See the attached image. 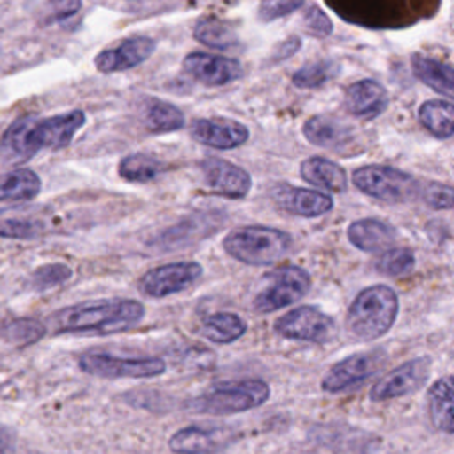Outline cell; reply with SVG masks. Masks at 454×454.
Returning <instances> with one entry per match:
<instances>
[{
    "label": "cell",
    "mask_w": 454,
    "mask_h": 454,
    "mask_svg": "<svg viewBox=\"0 0 454 454\" xmlns=\"http://www.w3.org/2000/svg\"><path fill=\"white\" fill-rule=\"evenodd\" d=\"M85 124V114L73 110L53 117H18L2 135L0 161L20 165L43 149H62L69 145L74 133Z\"/></svg>",
    "instance_id": "1"
},
{
    "label": "cell",
    "mask_w": 454,
    "mask_h": 454,
    "mask_svg": "<svg viewBox=\"0 0 454 454\" xmlns=\"http://www.w3.org/2000/svg\"><path fill=\"white\" fill-rule=\"evenodd\" d=\"M145 309L129 298H108L76 303L51 314L50 326L55 333L110 335L129 330L142 321Z\"/></svg>",
    "instance_id": "2"
},
{
    "label": "cell",
    "mask_w": 454,
    "mask_h": 454,
    "mask_svg": "<svg viewBox=\"0 0 454 454\" xmlns=\"http://www.w3.org/2000/svg\"><path fill=\"white\" fill-rule=\"evenodd\" d=\"M399 312L395 291L383 284L362 289L346 314V330L358 340H372L385 335Z\"/></svg>",
    "instance_id": "3"
},
{
    "label": "cell",
    "mask_w": 454,
    "mask_h": 454,
    "mask_svg": "<svg viewBox=\"0 0 454 454\" xmlns=\"http://www.w3.org/2000/svg\"><path fill=\"white\" fill-rule=\"evenodd\" d=\"M222 245L236 261L264 266L284 259L291 250L293 239L286 231L275 227L245 225L225 234Z\"/></svg>",
    "instance_id": "4"
},
{
    "label": "cell",
    "mask_w": 454,
    "mask_h": 454,
    "mask_svg": "<svg viewBox=\"0 0 454 454\" xmlns=\"http://www.w3.org/2000/svg\"><path fill=\"white\" fill-rule=\"evenodd\" d=\"M270 397V387L262 380H241L215 385L207 392L193 397L188 408L193 413L232 415L261 406Z\"/></svg>",
    "instance_id": "5"
},
{
    "label": "cell",
    "mask_w": 454,
    "mask_h": 454,
    "mask_svg": "<svg viewBox=\"0 0 454 454\" xmlns=\"http://www.w3.org/2000/svg\"><path fill=\"white\" fill-rule=\"evenodd\" d=\"M353 184L365 195L401 204L419 199L420 183L408 172L387 165H365L353 172Z\"/></svg>",
    "instance_id": "6"
},
{
    "label": "cell",
    "mask_w": 454,
    "mask_h": 454,
    "mask_svg": "<svg viewBox=\"0 0 454 454\" xmlns=\"http://www.w3.org/2000/svg\"><path fill=\"white\" fill-rule=\"evenodd\" d=\"M266 286L254 298V310L270 314L301 300L310 289V275L294 264H282L264 275Z\"/></svg>",
    "instance_id": "7"
},
{
    "label": "cell",
    "mask_w": 454,
    "mask_h": 454,
    "mask_svg": "<svg viewBox=\"0 0 454 454\" xmlns=\"http://www.w3.org/2000/svg\"><path fill=\"white\" fill-rule=\"evenodd\" d=\"M78 365L83 372L99 378H154L165 372L167 365L163 358L142 356V358H124L110 353H83L78 358Z\"/></svg>",
    "instance_id": "8"
},
{
    "label": "cell",
    "mask_w": 454,
    "mask_h": 454,
    "mask_svg": "<svg viewBox=\"0 0 454 454\" xmlns=\"http://www.w3.org/2000/svg\"><path fill=\"white\" fill-rule=\"evenodd\" d=\"M273 328L284 339L314 344L330 342L337 332L335 321L312 305L291 309L275 321Z\"/></svg>",
    "instance_id": "9"
},
{
    "label": "cell",
    "mask_w": 454,
    "mask_h": 454,
    "mask_svg": "<svg viewBox=\"0 0 454 454\" xmlns=\"http://www.w3.org/2000/svg\"><path fill=\"white\" fill-rule=\"evenodd\" d=\"M385 362L387 353L381 348L349 355L328 369L321 381V388L332 394L346 392L374 376Z\"/></svg>",
    "instance_id": "10"
},
{
    "label": "cell",
    "mask_w": 454,
    "mask_h": 454,
    "mask_svg": "<svg viewBox=\"0 0 454 454\" xmlns=\"http://www.w3.org/2000/svg\"><path fill=\"white\" fill-rule=\"evenodd\" d=\"M202 275V266L195 261L168 262L147 270L137 282L142 294L151 298H163L190 287Z\"/></svg>",
    "instance_id": "11"
},
{
    "label": "cell",
    "mask_w": 454,
    "mask_h": 454,
    "mask_svg": "<svg viewBox=\"0 0 454 454\" xmlns=\"http://www.w3.org/2000/svg\"><path fill=\"white\" fill-rule=\"evenodd\" d=\"M431 371V358L429 356H417L411 358L399 367L392 369L385 376H381L371 388L369 399L374 403L390 401L395 397L408 395L424 387Z\"/></svg>",
    "instance_id": "12"
},
{
    "label": "cell",
    "mask_w": 454,
    "mask_h": 454,
    "mask_svg": "<svg viewBox=\"0 0 454 454\" xmlns=\"http://www.w3.org/2000/svg\"><path fill=\"white\" fill-rule=\"evenodd\" d=\"M232 442V431L225 426H186L176 431L168 447L174 454H218Z\"/></svg>",
    "instance_id": "13"
},
{
    "label": "cell",
    "mask_w": 454,
    "mask_h": 454,
    "mask_svg": "<svg viewBox=\"0 0 454 454\" xmlns=\"http://www.w3.org/2000/svg\"><path fill=\"white\" fill-rule=\"evenodd\" d=\"M200 172L206 186L227 199H243L252 188L250 174L222 158L207 156L200 161Z\"/></svg>",
    "instance_id": "14"
},
{
    "label": "cell",
    "mask_w": 454,
    "mask_h": 454,
    "mask_svg": "<svg viewBox=\"0 0 454 454\" xmlns=\"http://www.w3.org/2000/svg\"><path fill=\"white\" fill-rule=\"evenodd\" d=\"M183 69L186 74L206 85H225L243 74L239 60L204 51H192L183 59Z\"/></svg>",
    "instance_id": "15"
},
{
    "label": "cell",
    "mask_w": 454,
    "mask_h": 454,
    "mask_svg": "<svg viewBox=\"0 0 454 454\" xmlns=\"http://www.w3.org/2000/svg\"><path fill=\"white\" fill-rule=\"evenodd\" d=\"M156 48V43L147 35H131L122 39L115 48L99 51L94 59V66L101 73L128 71L147 60Z\"/></svg>",
    "instance_id": "16"
},
{
    "label": "cell",
    "mask_w": 454,
    "mask_h": 454,
    "mask_svg": "<svg viewBox=\"0 0 454 454\" xmlns=\"http://www.w3.org/2000/svg\"><path fill=\"white\" fill-rule=\"evenodd\" d=\"M190 135L199 144L215 149H234L248 140L250 131L245 124L238 121L225 117H209L193 121Z\"/></svg>",
    "instance_id": "17"
},
{
    "label": "cell",
    "mask_w": 454,
    "mask_h": 454,
    "mask_svg": "<svg viewBox=\"0 0 454 454\" xmlns=\"http://www.w3.org/2000/svg\"><path fill=\"white\" fill-rule=\"evenodd\" d=\"M271 199L280 209L305 218L321 216L333 206V199L328 193L291 184H277L271 190Z\"/></svg>",
    "instance_id": "18"
},
{
    "label": "cell",
    "mask_w": 454,
    "mask_h": 454,
    "mask_svg": "<svg viewBox=\"0 0 454 454\" xmlns=\"http://www.w3.org/2000/svg\"><path fill=\"white\" fill-rule=\"evenodd\" d=\"M48 231L44 211L34 206H12L0 209V238L34 239Z\"/></svg>",
    "instance_id": "19"
},
{
    "label": "cell",
    "mask_w": 454,
    "mask_h": 454,
    "mask_svg": "<svg viewBox=\"0 0 454 454\" xmlns=\"http://www.w3.org/2000/svg\"><path fill=\"white\" fill-rule=\"evenodd\" d=\"M387 105L388 94L376 80H358L344 90V106L358 119H374L383 114Z\"/></svg>",
    "instance_id": "20"
},
{
    "label": "cell",
    "mask_w": 454,
    "mask_h": 454,
    "mask_svg": "<svg viewBox=\"0 0 454 454\" xmlns=\"http://www.w3.org/2000/svg\"><path fill=\"white\" fill-rule=\"evenodd\" d=\"M303 135L310 144L333 151H340L355 140V133L349 124L326 114L309 117L303 122Z\"/></svg>",
    "instance_id": "21"
},
{
    "label": "cell",
    "mask_w": 454,
    "mask_h": 454,
    "mask_svg": "<svg viewBox=\"0 0 454 454\" xmlns=\"http://www.w3.org/2000/svg\"><path fill=\"white\" fill-rule=\"evenodd\" d=\"M348 239L362 252H383L395 241V229L376 218H362L348 227Z\"/></svg>",
    "instance_id": "22"
},
{
    "label": "cell",
    "mask_w": 454,
    "mask_h": 454,
    "mask_svg": "<svg viewBox=\"0 0 454 454\" xmlns=\"http://www.w3.org/2000/svg\"><path fill=\"white\" fill-rule=\"evenodd\" d=\"M427 413L438 431L454 434V376H443L429 387Z\"/></svg>",
    "instance_id": "23"
},
{
    "label": "cell",
    "mask_w": 454,
    "mask_h": 454,
    "mask_svg": "<svg viewBox=\"0 0 454 454\" xmlns=\"http://www.w3.org/2000/svg\"><path fill=\"white\" fill-rule=\"evenodd\" d=\"M300 176L303 181L323 190L340 193L348 188V177L340 165L321 156H310L301 161Z\"/></svg>",
    "instance_id": "24"
},
{
    "label": "cell",
    "mask_w": 454,
    "mask_h": 454,
    "mask_svg": "<svg viewBox=\"0 0 454 454\" xmlns=\"http://www.w3.org/2000/svg\"><path fill=\"white\" fill-rule=\"evenodd\" d=\"M415 76L433 90L454 98V67L433 57L413 53L410 59Z\"/></svg>",
    "instance_id": "25"
},
{
    "label": "cell",
    "mask_w": 454,
    "mask_h": 454,
    "mask_svg": "<svg viewBox=\"0 0 454 454\" xmlns=\"http://www.w3.org/2000/svg\"><path fill=\"white\" fill-rule=\"evenodd\" d=\"M41 192V179L30 168H14L0 174V202L30 200Z\"/></svg>",
    "instance_id": "26"
},
{
    "label": "cell",
    "mask_w": 454,
    "mask_h": 454,
    "mask_svg": "<svg viewBox=\"0 0 454 454\" xmlns=\"http://www.w3.org/2000/svg\"><path fill=\"white\" fill-rule=\"evenodd\" d=\"M419 121L436 138L454 137V103L429 99L420 105Z\"/></svg>",
    "instance_id": "27"
},
{
    "label": "cell",
    "mask_w": 454,
    "mask_h": 454,
    "mask_svg": "<svg viewBox=\"0 0 454 454\" xmlns=\"http://www.w3.org/2000/svg\"><path fill=\"white\" fill-rule=\"evenodd\" d=\"M247 332V323L232 312H215L202 321V333L216 344H229L238 340Z\"/></svg>",
    "instance_id": "28"
},
{
    "label": "cell",
    "mask_w": 454,
    "mask_h": 454,
    "mask_svg": "<svg viewBox=\"0 0 454 454\" xmlns=\"http://www.w3.org/2000/svg\"><path fill=\"white\" fill-rule=\"evenodd\" d=\"M165 170L163 161L145 153H133L119 161V176L131 183H147Z\"/></svg>",
    "instance_id": "29"
},
{
    "label": "cell",
    "mask_w": 454,
    "mask_h": 454,
    "mask_svg": "<svg viewBox=\"0 0 454 454\" xmlns=\"http://www.w3.org/2000/svg\"><path fill=\"white\" fill-rule=\"evenodd\" d=\"M145 124L153 133H170L184 126V115L167 101L151 99L145 110Z\"/></svg>",
    "instance_id": "30"
},
{
    "label": "cell",
    "mask_w": 454,
    "mask_h": 454,
    "mask_svg": "<svg viewBox=\"0 0 454 454\" xmlns=\"http://www.w3.org/2000/svg\"><path fill=\"white\" fill-rule=\"evenodd\" d=\"M193 37L209 46V48H216V50H227L232 48L238 41L234 30L222 20L218 18H204L200 21H197L195 28H193Z\"/></svg>",
    "instance_id": "31"
},
{
    "label": "cell",
    "mask_w": 454,
    "mask_h": 454,
    "mask_svg": "<svg viewBox=\"0 0 454 454\" xmlns=\"http://www.w3.org/2000/svg\"><path fill=\"white\" fill-rule=\"evenodd\" d=\"M46 325L34 317H16L5 323L0 330L4 340L14 346H28L41 340L46 335Z\"/></svg>",
    "instance_id": "32"
},
{
    "label": "cell",
    "mask_w": 454,
    "mask_h": 454,
    "mask_svg": "<svg viewBox=\"0 0 454 454\" xmlns=\"http://www.w3.org/2000/svg\"><path fill=\"white\" fill-rule=\"evenodd\" d=\"M340 73V64L337 60H316L300 67L293 74V83L300 89H316L323 83L337 78Z\"/></svg>",
    "instance_id": "33"
},
{
    "label": "cell",
    "mask_w": 454,
    "mask_h": 454,
    "mask_svg": "<svg viewBox=\"0 0 454 454\" xmlns=\"http://www.w3.org/2000/svg\"><path fill=\"white\" fill-rule=\"evenodd\" d=\"M413 266H415V255L406 247H399V248L390 247L380 252V255L374 261L376 271L388 277H404L411 273Z\"/></svg>",
    "instance_id": "34"
},
{
    "label": "cell",
    "mask_w": 454,
    "mask_h": 454,
    "mask_svg": "<svg viewBox=\"0 0 454 454\" xmlns=\"http://www.w3.org/2000/svg\"><path fill=\"white\" fill-rule=\"evenodd\" d=\"M419 199L433 209H450L454 207V186L434 181L420 183Z\"/></svg>",
    "instance_id": "35"
},
{
    "label": "cell",
    "mask_w": 454,
    "mask_h": 454,
    "mask_svg": "<svg viewBox=\"0 0 454 454\" xmlns=\"http://www.w3.org/2000/svg\"><path fill=\"white\" fill-rule=\"evenodd\" d=\"M69 277H71L69 266H66L64 262H51V264H44V266L37 268L32 275V282H34V287L43 291V289L62 284Z\"/></svg>",
    "instance_id": "36"
},
{
    "label": "cell",
    "mask_w": 454,
    "mask_h": 454,
    "mask_svg": "<svg viewBox=\"0 0 454 454\" xmlns=\"http://www.w3.org/2000/svg\"><path fill=\"white\" fill-rule=\"evenodd\" d=\"M305 0H261L259 18L262 21H273L300 9Z\"/></svg>",
    "instance_id": "37"
},
{
    "label": "cell",
    "mask_w": 454,
    "mask_h": 454,
    "mask_svg": "<svg viewBox=\"0 0 454 454\" xmlns=\"http://www.w3.org/2000/svg\"><path fill=\"white\" fill-rule=\"evenodd\" d=\"M303 23L307 27V30L317 37H325L332 34V21L330 18L317 7V5H310L305 14H303Z\"/></svg>",
    "instance_id": "38"
},
{
    "label": "cell",
    "mask_w": 454,
    "mask_h": 454,
    "mask_svg": "<svg viewBox=\"0 0 454 454\" xmlns=\"http://www.w3.org/2000/svg\"><path fill=\"white\" fill-rule=\"evenodd\" d=\"M53 16L50 21H60L64 18H69L76 14L82 7V0H50Z\"/></svg>",
    "instance_id": "39"
},
{
    "label": "cell",
    "mask_w": 454,
    "mask_h": 454,
    "mask_svg": "<svg viewBox=\"0 0 454 454\" xmlns=\"http://www.w3.org/2000/svg\"><path fill=\"white\" fill-rule=\"evenodd\" d=\"M16 433L11 427L0 424V454H16Z\"/></svg>",
    "instance_id": "40"
},
{
    "label": "cell",
    "mask_w": 454,
    "mask_h": 454,
    "mask_svg": "<svg viewBox=\"0 0 454 454\" xmlns=\"http://www.w3.org/2000/svg\"><path fill=\"white\" fill-rule=\"evenodd\" d=\"M300 46H301V41H300V37H296V35H293V37H287L286 41H282V43L277 46V50H275L273 57H275L277 60L287 59V57H291V55H294V53L300 50Z\"/></svg>",
    "instance_id": "41"
}]
</instances>
